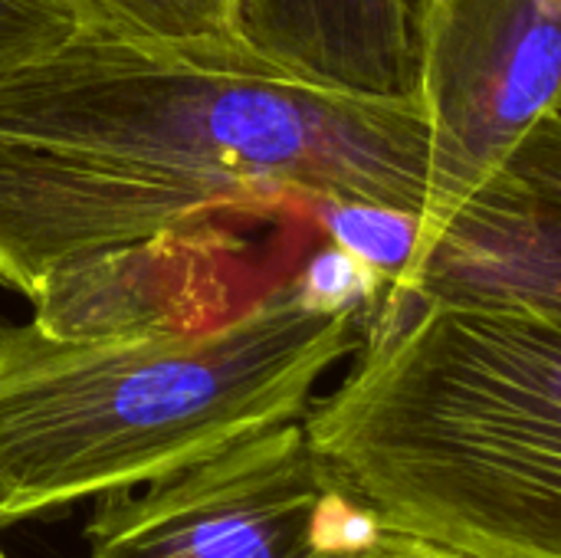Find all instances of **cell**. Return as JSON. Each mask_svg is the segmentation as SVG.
Wrapping results in <instances>:
<instances>
[{
  "label": "cell",
  "mask_w": 561,
  "mask_h": 558,
  "mask_svg": "<svg viewBox=\"0 0 561 558\" xmlns=\"http://www.w3.org/2000/svg\"><path fill=\"white\" fill-rule=\"evenodd\" d=\"M79 30L66 0H0V79L56 53Z\"/></svg>",
  "instance_id": "obj_10"
},
{
  "label": "cell",
  "mask_w": 561,
  "mask_h": 558,
  "mask_svg": "<svg viewBox=\"0 0 561 558\" xmlns=\"http://www.w3.org/2000/svg\"><path fill=\"white\" fill-rule=\"evenodd\" d=\"M0 558H7V553H3V546H0Z\"/></svg>",
  "instance_id": "obj_13"
},
{
  "label": "cell",
  "mask_w": 561,
  "mask_h": 558,
  "mask_svg": "<svg viewBox=\"0 0 561 558\" xmlns=\"http://www.w3.org/2000/svg\"><path fill=\"white\" fill-rule=\"evenodd\" d=\"M378 529L293 421L95 500L85 558H329Z\"/></svg>",
  "instance_id": "obj_4"
},
{
  "label": "cell",
  "mask_w": 561,
  "mask_h": 558,
  "mask_svg": "<svg viewBox=\"0 0 561 558\" xmlns=\"http://www.w3.org/2000/svg\"><path fill=\"white\" fill-rule=\"evenodd\" d=\"M237 36L319 86L417 95L411 0H237Z\"/></svg>",
  "instance_id": "obj_7"
},
{
  "label": "cell",
  "mask_w": 561,
  "mask_h": 558,
  "mask_svg": "<svg viewBox=\"0 0 561 558\" xmlns=\"http://www.w3.org/2000/svg\"><path fill=\"white\" fill-rule=\"evenodd\" d=\"M411 26L431 161L404 276L506 151L559 109L561 0H411Z\"/></svg>",
  "instance_id": "obj_5"
},
{
  "label": "cell",
  "mask_w": 561,
  "mask_h": 558,
  "mask_svg": "<svg viewBox=\"0 0 561 558\" xmlns=\"http://www.w3.org/2000/svg\"><path fill=\"white\" fill-rule=\"evenodd\" d=\"M427 161L417 95L319 86L243 43L79 30L0 79V286L39 303L227 210L371 201L421 217Z\"/></svg>",
  "instance_id": "obj_1"
},
{
  "label": "cell",
  "mask_w": 561,
  "mask_h": 558,
  "mask_svg": "<svg viewBox=\"0 0 561 558\" xmlns=\"http://www.w3.org/2000/svg\"><path fill=\"white\" fill-rule=\"evenodd\" d=\"M559 112H561V99H559Z\"/></svg>",
  "instance_id": "obj_14"
},
{
  "label": "cell",
  "mask_w": 561,
  "mask_h": 558,
  "mask_svg": "<svg viewBox=\"0 0 561 558\" xmlns=\"http://www.w3.org/2000/svg\"><path fill=\"white\" fill-rule=\"evenodd\" d=\"M365 316L293 283L210 326H0V529L141 490L302 421Z\"/></svg>",
  "instance_id": "obj_3"
},
{
  "label": "cell",
  "mask_w": 561,
  "mask_h": 558,
  "mask_svg": "<svg viewBox=\"0 0 561 558\" xmlns=\"http://www.w3.org/2000/svg\"><path fill=\"white\" fill-rule=\"evenodd\" d=\"M296 289L319 309H352L362 312L365 322L378 309L388 293V280L365 266L348 250L325 240V247L293 276Z\"/></svg>",
  "instance_id": "obj_11"
},
{
  "label": "cell",
  "mask_w": 561,
  "mask_h": 558,
  "mask_svg": "<svg viewBox=\"0 0 561 558\" xmlns=\"http://www.w3.org/2000/svg\"><path fill=\"white\" fill-rule=\"evenodd\" d=\"M82 30L171 43V46H217L240 43L237 0H66Z\"/></svg>",
  "instance_id": "obj_8"
},
{
  "label": "cell",
  "mask_w": 561,
  "mask_h": 558,
  "mask_svg": "<svg viewBox=\"0 0 561 558\" xmlns=\"http://www.w3.org/2000/svg\"><path fill=\"white\" fill-rule=\"evenodd\" d=\"M329 558H470L450 546H440L434 539L424 536H411V533H398L381 526L378 533H371L368 539L335 553Z\"/></svg>",
  "instance_id": "obj_12"
},
{
  "label": "cell",
  "mask_w": 561,
  "mask_h": 558,
  "mask_svg": "<svg viewBox=\"0 0 561 558\" xmlns=\"http://www.w3.org/2000/svg\"><path fill=\"white\" fill-rule=\"evenodd\" d=\"M309 217L319 224L329 243L348 250L365 266L381 273L388 286L398 283L414 260L421 234V217L414 210L371 201H322L309 207Z\"/></svg>",
  "instance_id": "obj_9"
},
{
  "label": "cell",
  "mask_w": 561,
  "mask_h": 558,
  "mask_svg": "<svg viewBox=\"0 0 561 558\" xmlns=\"http://www.w3.org/2000/svg\"><path fill=\"white\" fill-rule=\"evenodd\" d=\"M306 434L388 529L470 558H561V322L385 293Z\"/></svg>",
  "instance_id": "obj_2"
},
{
  "label": "cell",
  "mask_w": 561,
  "mask_h": 558,
  "mask_svg": "<svg viewBox=\"0 0 561 558\" xmlns=\"http://www.w3.org/2000/svg\"><path fill=\"white\" fill-rule=\"evenodd\" d=\"M394 296L519 306L561 322V112H546L447 220Z\"/></svg>",
  "instance_id": "obj_6"
}]
</instances>
